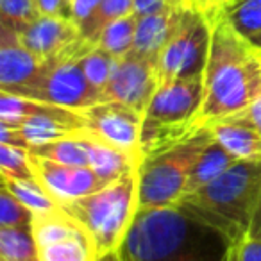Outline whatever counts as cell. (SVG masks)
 Returning <instances> with one entry per match:
<instances>
[{"mask_svg":"<svg viewBox=\"0 0 261 261\" xmlns=\"http://www.w3.org/2000/svg\"><path fill=\"white\" fill-rule=\"evenodd\" d=\"M232 243L220 231L185 210H140L125 242L122 261H229Z\"/></svg>","mask_w":261,"mask_h":261,"instance_id":"obj_1","label":"cell"},{"mask_svg":"<svg viewBox=\"0 0 261 261\" xmlns=\"http://www.w3.org/2000/svg\"><path fill=\"white\" fill-rule=\"evenodd\" d=\"M200 123L236 115L261 95V52L222 15L213 23L210 58L202 75Z\"/></svg>","mask_w":261,"mask_h":261,"instance_id":"obj_2","label":"cell"},{"mask_svg":"<svg viewBox=\"0 0 261 261\" xmlns=\"http://www.w3.org/2000/svg\"><path fill=\"white\" fill-rule=\"evenodd\" d=\"M261 197V158L238 160L220 177L185 195L177 207L220 231L232 245L249 234Z\"/></svg>","mask_w":261,"mask_h":261,"instance_id":"obj_3","label":"cell"},{"mask_svg":"<svg viewBox=\"0 0 261 261\" xmlns=\"http://www.w3.org/2000/svg\"><path fill=\"white\" fill-rule=\"evenodd\" d=\"M202 97V77L161 81L143 113L140 136L143 160L179 145L206 127L199 118Z\"/></svg>","mask_w":261,"mask_h":261,"instance_id":"obj_4","label":"cell"},{"mask_svg":"<svg viewBox=\"0 0 261 261\" xmlns=\"http://www.w3.org/2000/svg\"><path fill=\"white\" fill-rule=\"evenodd\" d=\"M61 207L86 229L98 256L118 250L140 211L138 172L123 175L98 192Z\"/></svg>","mask_w":261,"mask_h":261,"instance_id":"obj_5","label":"cell"},{"mask_svg":"<svg viewBox=\"0 0 261 261\" xmlns=\"http://www.w3.org/2000/svg\"><path fill=\"white\" fill-rule=\"evenodd\" d=\"M211 138V130L202 127L179 145L145 158L138 170L140 210L177 206L186 193L193 167Z\"/></svg>","mask_w":261,"mask_h":261,"instance_id":"obj_6","label":"cell"},{"mask_svg":"<svg viewBox=\"0 0 261 261\" xmlns=\"http://www.w3.org/2000/svg\"><path fill=\"white\" fill-rule=\"evenodd\" d=\"M83 56H66L54 61H47L36 79L9 93L45 104L61 106L73 111H84L98 104L104 100V95L84 75L81 68Z\"/></svg>","mask_w":261,"mask_h":261,"instance_id":"obj_7","label":"cell"},{"mask_svg":"<svg viewBox=\"0 0 261 261\" xmlns=\"http://www.w3.org/2000/svg\"><path fill=\"white\" fill-rule=\"evenodd\" d=\"M211 34L213 23L186 8L177 31L156 61L161 81L202 77L210 58Z\"/></svg>","mask_w":261,"mask_h":261,"instance_id":"obj_8","label":"cell"},{"mask_svg":"<svg viewBox=\"0 0 261 261\" xmlns=\"http://www.w3.org/2000/svg\"><path fill=\"white\" fill-rule=\"evenodd\" d=\"M33 232L40 261H97L98 257L88 231L63 207L34 215Z\"/></svg>","mask_w":261,"mask_h":261,"instance_id":"obj_9","label":"cell"},{"mask_svg":"<svg viewBox=\"0 0 261 261\" xmlns=\"http://www.w3.org/2000/svg\"><path fill=\"white\" fill-rule=\"evenodd\" d=\"M23 45L43 63L66 56H83L93 47L90 40L81 34V29L66 16L41 15L18 31Z\"/></svg>","mask_w":261,"mask_h":261,"instance_id":"obj_10","label":"cell"},{"mask_svg":"<svg viewBox=\"0 0 261 261\" xmlns=\"http://www.w3.org/2000/svg\"><path fill=\"white\" fill-rule=\"evenodd\" d=\"M161 83L158 65L152 59L129 52L116 59L109 84L104 90V100H116L140 113H145Z\"/></svg>","mask_w":261,"mask_h":261,"instance_id":"obj_11","label":"cell"},{"mask_svg":"<svg viewBox=\"0 0 261 261\" xmlns=\"http://www.w3.org/2000/svg\"><path fill=\"white\" fill-rule=\"evenodd\" d=\"M86 133L130 154L140 152L143 113L116 100H102L81 111ZM143 160V158H142Z\"/></svg>","mask_w":261,"mask_h":261,"instance_id":"obj_12","label":"cell"},{"mask_svg":"<svg viewBox=\"0 0 261 261\" xmlns=\"http://www.w3.org/2000/svg\"><path fill=\"white\" fill-rule=\"evenodd\" d=\"M31 163L40 185L59 206L91 195L108 185L90 167L58 163L36 154H31Z\"/></svg>","mask_w":261,"mask_h":261,"instance_id":"obj_13","label":"cell"},{"mask_svg":"<svg viewBox=\"0 0 261 261\" xmlns=\"http://www.w3.org/2000/svg\"><path fill=\"white\" fill-rule=\"evenodd\" d=\"M18 129L22 130V135L25 136L33 150L40 145L66 138V136L81 135L86 130V125H84L81 111L33 100L29 113L18 125Z\"/></svg>","mask_w":261,"mask_h":261,"instance_id":"obj_14","label":"cell"},{"mask_svg":"<svg viewBox=\"0 0 261 261\" xmlns=\"http://www.w3.org/2000/svg\"><path fill=\"white\" fill-rule=\"evenodd\" d=\"M45 63L23 45L18 31L0 23V90L15 91L34 81Z\"/></svg>","mask_w":261,"mask_h":261,"instance_id":"obj_15","label":"cell"},{"mask_svg":"<svg viewBox=\"0 0 261 261\" xmlns=\"http://www.w3.org/2000/svg\"><path fill=\"white\" fill-rule=\"evenodd\" d=\"M185 9L186 6H175V8L165 9L160 13L138 16L133 52L142 58L158 61L160 54L165 50L168 41L177 31Z\"/></svg>","mask_w":261,"mask_h":261,"instance_id":"obj_16","label":"cell"},{"mask_svg":"<svg viewBox=\"0 0 261 261\" xmlns=\"http://www.w3.org/2000/svg\"><path fill=\"white\" fill-rule=\"evenodd\" d=\"M206 127L211 130V136L236 160L261 158V135L242 113L225 116Z\"/></svg>","mask_w":261,"mask_h":261,"instance_id":"obj_17","label":"cell"},{"mask_svg":"<svg viewBox=\"0 0 261 261\" xmlns=\"http://www.w3.org/2000/svg\"><path fill=\"white\" fill-rule=\"evenodd\" d=\"M236 161L238 160H236L229 150H225L217 140L211 138V142L204 147L199 160H197L195 167H193L185 195L193 193L202 188V186L210 185L211 181L220 177L225 170H229Z\"/></svg>","mask_w":261,"mask_h":261,"instance_id":"obj_18","label":"cell"},{"mask_svg":"<svg viewBox=\"0 0 261 261\" xmlns=\"http://www.w3.org/2000/svg\"><path fill=\"white\" fill-rule=\"evenodd\" d=\"M31 154L58 161V163L90 167V135L84 130L81 135L66 136V138L36 147L31 150Z\"/></svg>","mask_w":261,"mask_h":261,"instance_id":"obj_19","label":"cell"},{"mask_svg":"<svg viewBox=\"0 0 261 261\" xmlns=\"http://www.w3.org/2000/svg\"><path fill=\"white\" fill-rule=\"evenodd\" d=\"M136 22H138L136 15L113 20L98 33L95 45L106 50L108 54H111L113 58H123L129 52H133V47H135Z\"/></svg>","mask_w":261,"mask_h":261,"instance_id":"obj_20","label":"cell"},{"mask_svg":"<svg viewBox=\"0 0 261 261\" xmlns=\"http://www.w3.org/2000/svg\"><path fill=\"white\" fill-rule=\"evenodd\" d=\"M0 259L40 261L33 227H0Z\"/></svg>","mask_w":261,"mask_h":261,"instance_id":"obj_21","label":"cell"},{"mask_svg":"<svg viewBox=\"0 0 261 261\" xmlns=\"http://www.w3.org/2000/svg\"><path fill=\"white\" fill-rule=\"evenodd\" d=\"M2 186L13 193L23 206H27L34 215H45L61 207L48 192L40 185L38 179H11L2 177Z\"/></svg>","mask_w":261,"mask_h":261,"instance_id":"obj_22","label":"cell"},{"mask_svg":"<svg viewBox=\"0 0 261 261\" xmlns=\"http://www.w3.org/2000/svg\"><path fill=\"white\" fill-rule=\"evenodd\" d=\"M224 16L247 40L261 34V0H238L225 9Z\"/></svg>","mask_w":261,"mask_h":261,"instance_id":"obj_23","label":"cell"},{"mask_svg":"<svg viewBox=\"0 0 261 261\" xmlns=\"http://www.w3.org/2000/svg\"><path fill=\"white\" fill-rule=\"evenodd\" d=\"M135 15V0H100L97 11L86 25L81 27V34L95 43L98 33L113 20Z\"/></svg>","mask_w":261,"mask_h":261,"instance_id":"obj_24","label":"cell"},{"mask_svg":"<svg viewBox=\"0 0 261 261\" xmlns=\"http://www.w3.org/2000/svg\"><path fill=\"white\" fill-rule=\"evenodd\" d=\"M115 66H116V58H113L111 54L102 50L97 45H93V47L81 58V68H83L86 79L90 81L98 91H102V95H104L106 86L109 84V79H111Z\"/></svg>","mask_w":261,"mask_h":261,"instance_id":"obj_25","label":"cell"},{"mask_svg":"<svg viewBox=\"0 0 261 261\" xmlns=\"http://www.w3.org/2000/svg\"><path fill=\"white\" fill-rule=\"evenodd\" d=\"M0 174L11 179H36L29 150L0 143Z\"/></svg>","mask_w":261,"mask_h":261,"instance_id":"obj_26","label":"cell"},{"mask_svg":"<svg viewBox=\"0 0 261 261\" xmlns=\"http://www.w3.org/2000/svg\"><path fill=\"white\" fill-rule=\"evenodd\" d=\"M40 15L36 0H0V23L22 31Z\"/></svg>","mask_w":261,"mask_h":261,"instance_id":"obj_27","label":"cell"},{"mask_svg":"<svg viewBox=\"0 0 261 261\" xmlns=\"http://www.w3.org/2000/svg\"><path fill=\"white\" fill-rule=\"evenodd\" d=\"M34 213L9 190L0 192V227H33Z\"/></svg>","mask_w":261,"mask_h":261,"instance_id":"obj_28","label":"cell"},{"mask_svg":"<svg viewBox=\"0 0 261 261\" xmlns=\"http://www.w3.org/2000/svg\"><path fill=\"white\" fill-rule=\"evenodd\" d=\"M185 4L190 9L206 16L211 23H215L232 4V0H185Z\"/></svg>","mask_w":261,"mask_h":261,"instance_id":"obj_29","label":"cell"},{"mask_svg":"<svg viewBox=\"0 0 261 261\" xmlns=\"http://www.w3.org/2000/svg\"><path fill=\"white\" fill-rule=\"evenodd\" d=\"M98 4H100V0H70L68 15L81 29V27L86 25L91 20V16L97 11Z\"/></svg>","mask_w":261,"mask_h":261,"instance_id":"obj_30","label":"cell"},{"mask_svg":"<svg viewBox=\"0 0 261 261\" xmlns=\"http://www.w3.org/2000/svg\"><path fill=\"white\" fill-rule=\"evenodd\" d=\"M229 261H261V242L247 236L242 243L232 247Z\"/></svg>","mask_w":261,"mask_h":261,"instance_id":"obj_31","label":"cell"},{"mask_svg":"<svg viewBox=\"0 0 261 261\" xmlns=\"http://www.w3.org/2000/svg\"><path fill=\"white\" fill-rule=\"evenodd\" d=\"M175 6H186V4L185 0H135V15L136 16L152 15V13L165 11V9L175 8Z\"/></svg>","mask_w":261,"mask_h":261,"instance_id":"obj_32","label":"cell"},{"mask_svg":"<svg viewBox=\"0 0 261 261\" xmlns=\"http://www.w3.org/2000/svg\"><path fill=\"white\" fill-rule=\"evenodd\" d=\"M0 143L6 145L18 147V149H25L31 152V147L27 143L25 136L22 135V130L15 125H8V123H0Z\"/></svg>","mask_w":261,"mask_h":261,"instance_id":"obj_33","label":"cell"},{"mask_svg":"<svg viewBox=\"0 0 261 261\" xmlns=\"http://www.w3.org/2000/svg\"><path fill=\"white\" fill-rule=\"evenodd\" d=\"M38 9H40V15L47 16H66L68 15V4L70 0H36Z\"/></svg>","mask_w":261,"mask_h":261,"instance_id":"obj_34","label":"cell"},{"mask_svg":"<svg viewBox=\"0 0 261 261\" xmlns=\"http://www.w3.org/2000/svg\"><path fill=\"white\" fill-rule=\"evenodd\" d=\"M250 123L254 125V129L261 135V95L256 97L252 102L249 104V108H245L243 111H240Z\"/></svg>","mask_w":261,"mask_h":261,"instance_id":"obj_35","label":"cell"},{"mask_svg":"<svg viewBox=\"0 0 261 261\" xmlns=\"http://www.w3.org/2000/svg\"><path fill=\"white\" fill-rule=\"evenodd\" d=\"M249 238H254V240H259L261 242V197L257 200V206L254 210V215H252V222H250V227H249Z\"/></svg>","mask_w":261,"mask_h":261,"instance_id":"obj_36","label":"cell"},{"mask_svg":"<svg viewBox=\"0 0 261 261\" xmlns=\"http://www.w3.org/2000/svg\"><path fill=\"white\" fill-rule=\"evenodd\" d=\"M97 261H122V256H120L118 250H113V252H108V254H100L97 257Z\"/></svg>","mask_w":261,"mask_h":261,"instance_id":"obj_37","label":"cell"},{"mask_svg":"<svg viewBox=\"0 0 261 261\" xmlns=\"http://www.w3.org/2000/svg\"><path fill=\"white\" fill-rule=\"evenodd\" d=\"M250 41H252V45H256L257 48H261V34H259V36H256V38H252Z\"/></svg>","mask_w":261,"mask_h":261,"instance_id":"obj_38","label":"cell"},{"mask_svg":"<svg viewBox=\"0 0 261 261\" xmlns=\"http://www.w3.org/2000/svg\"><path fill=\"white\" fill-rule=\"evenodd\" d=\"M234 2H238V0H232V4H234Z\"/></svg>","mask_w":261,"mask_h":261,"instance_id":"obj_39","label":"cell"},{"mask_svg":"<svg viewBox=\"0 0 261 261\" xmlns=\"http://www.w3.org/2000/svg\"><path fill=\"white\" fill-rule=\"evenodd\" d=\"M259 52H261V48H259Z\"/></svg>","mask_w":261,"mask_h":261,"instance_id":"obj_40","label":"cell"},{"mask_svg":"<svg viewBox=\"0 0 261 261\" xmlns=\"http://www.w3.org/2000/svg\"><path fill=\"white\" fill-rule=\"evenodd\" d=\"M0 261H2V259H0Z\"/></svg>","mask_w":261,"mask_h":261,"instance_id":"obj_41","label":"cell"}]
</instances>
